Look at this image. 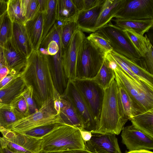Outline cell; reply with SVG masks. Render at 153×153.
Returning a JSON list of instances; mask_svg holds the SVG:
<instances>
[{
  "label": "cell",
  "instance_id": "obj_1",
  "mask_svg": "<svg viewBox=\"0 0 153 153\" xmlns=\"http://www.w3.org/2000/svg\"><path fill=\"white\" fill-rule=\"evenodd\" d=\"M22 76L27 86L32 87L33 97L39 109L46 100L53 99L59 93L54 85L48 55L39 50H33L27 58Z\"/></svg>",
  "mask_w": 153,
  "mask_h": 153
},
{
  "label": "cell",
  "instance_id": "obj_2",
  "mask_svg": "<svg viewBox=\"0 0 153 153\" xmlns=\"http://www.w3.org/2000/svg\"><path fill=\"white\" fill-rule=\"evenodd\" d=\"M127 122L122 118L118 107L117 83L115 79L104 91L98 122L93 131L119 135Z\"/></svg>",
  "mask_w": 153,
  "mask_h": 153
},
{
  "label": "cell",
  "instance_id": "obj_3",
  "mask_svg": "<svg viewBox=\"0 0 153 153\" xmlns=\"http://www.w3.org/2000/svg\"><path fill=\"white\" fill-rule=\"evenodd\" d=\"M85 149L79 130L62 124L42 139L40 153Z\"/></svg>",
  "mask_w": 153,
  "mask_h": 153
},
{
  "label": "cell",
  "instance_id": "obj_4",
  "mask_svg": "<svg viewBox=\"0 0 153 153\" xmlns=\"http://www.w3.org/2000/svg\"><path fill=\"white\" fill-rule=\"evenodd\" d=\"M105 58L103 52L85 37L81 45L77 57V78H94L100 70Z\"/></svg>",
  "mask_w": 153,
  "mask_h": 153
},
{
  "label": "cell",
  "instance_id": "obj_5",
  "mask_svg": "<svg viewBox=\"0 0 153 153\" xmlns=\"http://www.w3.org/2000/svg\"><path fill=\"white\" fill-rule=\"evenodd\" d=\"M96 32L109 43L113 51L132 61L137 64L142 58L123 29L110 21Z\"/></svg>",
  "mask_w": 153,
  "mask_h": 153
},
{
  "label": "cell",
  "instance_id": "obj_6",
  "mask_svg": "<svg viewBox=\"0 0 153 153\" xmlns=\"http://www.w3.org/2000/svg\"><path fill=\"white\" fill-rule=\"evenodd\" d=\"M109 63L118 80L134 100L145 111L153 108V88L133 80L117 65L111 57Z\"/></svg>",
  "mask_w": 153,
  "mask_h": 153
},
{
  "label": "cell",
  "instance_id": "obj_7",
  "mask_svg": "<svg viewBox=\"0 0 153 153\" xmlns=\"http://www.w3.org/2000/svg\"><path fill=\"white\" fill-rule=\"evenodd\" d=\"M56 123H60V118L54 109L53 99H49L44 102L37 111L19 120L5 128L21 133L39 126Z\"/></svg>",
  "mask_w": 153,
  "mask_h": 153
},
{
  "label": "cell",
  "instance_id": "obj_8",
  "mask_svg": "<svg viewBox=\"0 0 153 153\" xmlns=\"http://www.w3.org/2000/svg\"><path fill=\"white\" fill-rule=\"evenodd\" d=\"M71 81L82 96L97 125L105 90L93 79L77 78Z\"/></svg>",
  "mask_w": 153,
  "mask_h": 153
},
{
  "label": "cell",
  "instance_id": "obj_9",
  "mask_svg": "<svg viewBox=\"0 0 153 153\" xmlns=\"http://www.w3.org/2000/svg\"><path fill=\"white\" fill-rule=\"evenodd\" d=\"M1 146L18 153H40L42 139L12 131L1 126Z\"/></svg>",
  "mask_w": 153,
  "mask_h": 153
},
{
  "label": "cell",
  "instance_id": "obj_10",
  "mask_svg": "<svg viewBox=\"0 0 153 153\" xmlns=\"http://www.w3.org/2000/svg\"><path fill=\"white\" fill-rule=\"evenodd\" d=\"M85 37L83 32L77 30L67 47L63 50L62 64L68 80H73L78 78L76 68L77 57L81 45Z\"/></svg>",
  "mask_w": 153,
  "mask_h": 153
},
{
  "label": "cell",
  "instance_id": "obj_11",
  "mask_svg": "<svg viewBox=\"0 0 153 153\" xmlns=\"http://www.w3.org/2000/svg\"><path fill=\"white\" fill-rule=\"evenodd\" d=\"M61 96L69 100L74 107L82 119L84 129L91 132L95 131L97 123L82 96L72 81L68 80L66 88Z\"/></svg>",
  "mask_w": 153,
  "mask_h": 153
},
{
  "label": "cell",
  "instance_id": "obj_12",
  "mask_svg": "<svg viewBox=\"0 0 153 153\" xmlns=\"http://www.w3.org/2000/svg\"><path fill=\"white\" fill-rule=\"evenodd\" d=\"M117 19H153V0H125L115 14Z\"/></svg>",
  "mask_w": 153,
  "mask_h": 153
},
{
  "label": "cell",
  "instance_id": "obj_13",
  "mask_svg": "<svg viewBox=\"0 0 153 153\" xmlns=\"http://www.w3.org/2000/svg\"><path fill=\"white\" fill-rule=\"evenodd\" d=\"M122 143L128 151L153 149V138L131 125L123 128L121 134Z\"/></svg>",
  "mask_w": 153,
  "mask_h": 153
},
{
  "label": "cell",
  "instance_id": "obj_14",
  "mask_svg": "<svg viewBox=\"0 0 153 153\" xmlns=\"http://www.w3.org/2000/svg\"><path fill=\"white\" fill-rule=\"evenodd\" d=\"M91 132L90 140L84 142L86 149L93 153H122L115 134Z\"/></svg>",
  "mask_w": 153,
  "mask_h": 153
},
{
  "label": "cell",
  "instance_id": "obj_15",
  "mask_svg": "<svg viewBox=\"0 0 153 153\" xmlns=\"http://www.w3.org/2000/svg\"><path fill=\"white\" fill-rule=\"evenodd\" d=\"M3 47L10 74L22 72L26 66L27 58L17 47L12 37Z\"/></svg>",
  "mask_w": 153,
  "mask_h": 153
},
{
  "label": "cell",
  "instance_id": "obj_16",
  "mask_svg": "<svg viewBox=\"0 0 153 153\" xmlns=\"http://www.w3.org/2000/svg\"><path fill=\"white\" fill-rule=\"evenodd\" d=\"M117 83L118 107L123 119L127 122L133 117L146 112L134 100L119 81Z\"/></svg>",
  "mask_w": 153,
  "mask_h": 153
},
{
  "label": "cell",
  "instance_id": "obj_17",
  "mask_svg": "<svg viewBox=\"0 0 153 153\" xmlns=\"http://www.w3.org/2000/svg\"><path fill=\"white\" fill-rule=\"evenodd\" d=\"M105 1L93 8L79 12L76 19L78 29L83 32H95V26Z\"/></svg>",
  "mask_w": 153,
  "mask_h": 153
},
{
  "label": "cell",
  "instance_id": "obj_18",
  "mask_svg": "<svg viewBox=\"0 0 153 153\" xmlns=\"http://www.w3.org/2000/svg\"><path fill=\"white\" fill-rule=\"evenodd\" d=\"M44 12H38L25 25L33 50H38L41 42L43 30Z\"/></svg>",
  "mask_w": 153,
  "mask_h": 153
},
{
  "label": "cell",
  "instance_id": "obj_19",
  "mask_svg": "<svg viewBox=\"0 0 153 153\" xmlns=\"http://www.w3.org/2000/svg\"><path fill=\"white\" fill-rule=\"evenodd\" d=\"M12 38L20 51L27 58H28L33 50L25 25L12 23Z\"/></svg>",
  "mask_w": 153,
  "mask_h": 153
},
{
  "label": "cell",
  "instance_id": "obj_20",
  "mask_svg": "<svg viewBox=\"0 0 153 153\" xmlns=\"http://www.w3.org/2000/svg\"><path fill=\"white\" fill-rule=\"evenodd\" d=\"M125 0H105L95 27V32L110 22L123 7Z\"/></svg>",
  "mask_w": 153,
  "mask_h": 153
},
{
  "label": "cell",
  "instance_id": "obj_21",
  "mask_svg": "<svg viewBox=\"0 0 153 153\" xmlns=\"http://www.w3.org/2000/svg\"><path fill=\"white\" fill-rule=\"evenodd\" d=\"M26 86L22 76L12 81L0 90V102L4 105H9Z\"/></svg>",
  "mask_w": 153,
  "mask_h": 153
},
{
  "label": "cell",
  "instance_id": "obj_22",
  "mask_svg": "<svg viewBox=\"0 0 153 153\" xmlns=\"http://www.w3.org/2000/svg\"><path fill=\"white\" fill-rule=\"evenodd\" d=\"M115 25L123 29L132 30L143 35L152 27L153 19H117L113 20Z\"/></svg>",
  "mask_w": 153,
  "mask_h": 153
},
{
  "label": "cell",
  "instance_id": "obj_23",
  "mask_svg": "<svg viewBox=\"0 0 153 153\" xmlns=\"http://www.w3.org/2000/svg\"><path fill=\"white\" fill-rule=\"evenodd\" d=\"M59 114L60 123L73 127L79 130H84L82 119L70 101L68 105L61 110Z\"/></svg>",
  "mask_w": 153,
  "mask_h": 153
},
{
  "label": "cell",
  "instance_id": "obj_24",
  "mask_svg": "<svg viewBox=\"0 0 153 153\" xmlns=\"http://www.w3.org/2000/svg\"><path fill=\"white\" fill-rule=\"evenodd\" d=\"M79 12L72 0H57L56 20L62 23L76 20Z\"/></svg>",
  "mask_w": 153,
  "mask_h": 153
},
{
  "label": "cell",
  "instance_id": "obj_25",
  "mask_svg": "<svg viewBox=\"0 0 153 153\" xmlns=\"http://www.w3.org/2000/svg\"><path fill=\"white\" fill-rule=\"evenodd\" d=\"M130 120L136 128L153 138V108L134 116Z\"/></svg>",
  "mask_w": 153,
  "mask_h": 153
},
{
  "label": "cell",
  "instance_id": "obj_26",
  "mask_svg": "<svg viewBox=\"0 0 153 153\" xmlns=\"http://www.w3.org/2000/svg\"><path fill=\"white\" fill-rule=\"evenodd\" d=\"M115 78L114 71L105 58L97 74L92 79L105 90Z\"/></svg>",
  "mask_w": 153,
  "mask_h": 153
},
{
  "label": "cell",
  "instance_id": "obj_27",
  "mask_svg": "<svg viewBox=\"0 0 153 153\" xmlns=\"http://www.w3.org/2000/svg\"><path fill=\"white\" fill-rule=\"evenodd\" d=\"M113 51L126 64L134 74L153 88V75L147 72L131 59Z\"/></svg>",
  "mask_w": 153,
  "mask_h": 153
},
{
  "label": "cell",
  "instance_id": "obj_28",
  "mask_svg": "<svg viewBox=\"0 0 153 153\" xmlns=\"http://www.w3.org/2000/svg\"><path fill=\"white\" fill-rule=\"evenodd\" d=\"M57 0H48L47 9L44 12V25L42 41L57 20Z\"/></svg>",
  "mask_w": 153,
  "mask_h": 153
},
{
  "label": "cell",
  "instance_id": "obj_29",
  "mask_svg": "<svg viewBox=\"0 0 153 153\" xmlns=\"http://www.w3.org/2000/svg\"><path fill=\"white\" fill-rule=\"evenodd\" d=\"M124 30L140 56L142 57L144 56L151 43L147 36H144L132 30L125 29Z\"/></svg>",
  "mask_w": 153,
  "mask_h": 153
},
{
  "label": "cell",
  "instance_id": "obj_30",
  "mask_svg": "<svg viewBox=\"0 0 153 153\" xmlns=\"http://www.w3.org/2000/svg\"><path fill=\"white\" fill-rule=\"evenodd\" d=\"M9 105L13 113L19 119L30 114L28 105L21 93L16 96Z\"/></svg>",
  "mask_w": 153,
  "mask_h": 153
},
{
  "label": "cell",
  "instance_id": "obj_31",
  "mask_svg": "<svg viewBox=\"0 0 153 153\" xmlns=\"http://www.w3.org/2000/svg\"><path fill=\"white\" fill-rule=\"evenodd\" d=\"M7 13L11 22L25 25V20L22 15L21 0L7 1Z\"/></svg>",
  "mask_w": 153,
  "mask_h": 153
},
{
  "label": "cell",
  "instance_id": "obj_32",
  "mask_svg": "<svg viewBox=\"0 0 153 153\" xmlns=\"http://www.w3.org/2000/svg\"><path fill=\"white\" fill-rule=\"evenodd\" d=\"M78 29L76 20L62 22L60 37L63 51L69 43L75 32Z\"/></svg>",
  "mask_w": 153,
  "mask_h": 153
},
{
  "label": "cell",
  "instance_id": "obj_33",
  "mask_svg": "<svg viewBox=\"0 0 153 153\" xmlns=\"http://www.w3.org/2000/svg\"><path fill=\"white\" fill-rule=\"evenodd\" d=\"M12 36V22L6 11L0 16V44L3 46Z\"/></svg>",
  "mask_w": 153,
  "mask_h": 153
},
{
  "label": "cell",
  "instance_id": "obj_34",
  "mask_svg": "<svg viewBox=\"0 0 153 153\" xmlns=\"http://www.w3.org/2000/svg\"><path fill=\"white\" fill-rule=\"evenodd\" d=\"M22 15L26 22L32 19L39 9L38 0H21Z\"/></svg>",
  "mask_w": 153,
  "mask_h": 153
},
{
  "label": "cell",
  "instance_id": "obj_35",
  "mask_svg": "<svg viewBox=\"0 0 153 153\" xmlns=\"http://www.w3.org/2000/svg\"><path fill=\"white\" fill-rule=\"evenodd\" d=\"M62 124H63L56 123L42 125L19 133L36 138L42 139L56 128Z\"/></svg>",
  "mask_w": 153,
  "mask_h": 153
},
{
  "label": "cell",
  "instance_id": "obj_36",
  "mask_svg": "<svg viewBox=\"0 0 153 153\" xmlns=\"http://www.w3.org/2000/svg\"><path fill=\"white\" fill-rule=\"evenodd\" d=\"M19 120L13 112L9 105L0 108V124L4 128Z\"/></svg>",
  "mask_w": 153,
  "mask_h": 153
},
{
  "label": "cell",
  "instance_id": "obj_37",
  "mask_svg": "<svg viewBox=\"0 0 153 153\" xmlns=\"http://www.w3.org/2000/svg\"><path fill=\"white\" fill-rule=\"evenodd\" d=\"M87 39L100 48L105 55L113 51L109 43L101 34L96 32L92 33Z\"/></svg>",
  "mask_w": 153,
  "mask_h": 153
},
{
  "label": "cell",
  "instance_id": "obj_38",
  "mask_svg": "<svg viewBox=\"0 0 153 153\" xmlns=\"http://www.w3.org/2000/svg\"><path fill=\"white\" fill-rule=\"evenodd\" d=\"M137 65L153 75V47L151 43L148 46L144 56L142 57Z\"/></svg>",
  "mask_w": 153,
  "mask_h": 153
},
{
  "label": "cell",
  "instance_id": "obj_39",
  "mask_svg": "<svg viewBox=\"0 0 153 153\" xmlns=\"http://www.w3.org/2000/svg\"><path fill=\"white\" fill-rule=\"evenodd\" d=\"M109 53L114 61L131 78L140 84H147L134 74L126 64L118 57L113 51Z\"/></svg>",
  "mask_w": 153,
  "mask_h": 153
},
{
  "label": "cell",
  "instance_id": "obj_40",
  "mask_svg": "<svg viewBox=\"0 0 153 153\" xmlns=\"http://www.w3.org/2000/svg\"><path fill=\"white\" fill-rule=\"evenodd\" d=\"M21 94L28 105L30 114L37 111L39 109L33 97L32 87L27 86Z\"/></svg>",
  "mask_w": 153,
  "mask_h": 153
},
{
  "label": "cell",
  "instance_id": "obj_41",
  "mask_svg": "<svg viewBox=\"0 0 153 153\" xmlns=\"http://www.w3.org/2000/svg\"><path fill=\"white\" fill-rule=\"evenodd\" d=\"M23 71L16 74H8L0 82V90L13 80L22 76Z\"/></svg>",
  "mask_w": 153,
  "mask_h": 153
},
{
  "label": "cell",
  "instance_id": "obj_42",
  "mask_svg": "<svg viewBox=\"0 0 153 153\" xmlns=\"http://www.w3.org/2000/svg\"><path fill=\"white\" fill-rule=\"evenodd\" d=\"M104 0H83V10L93 8L102 2Z\"/></svg>",
  "mask_w": 153,
  "mask_h": 153
},
{
  "label": "cell",
  "instance_id": "obj_43",
  "mask_svg": "<svg viewBox=\"0 0 153 153\" xmlns=\"http://www.w3.org/2000/svg\"><path fill=\"white\" fill-rule=\"evenodd\" d=\"M5 66H7V65L5 58L4 48L0 44V70Z\"/></svg>",
  "mask_w": 153,
  "mask_h": 153
},
{
  "label": "cell",
  "instance_id": "obj_44",
  "mask_svg": "<svg viewBox=\"0 0 153 153\" xmlns=\"http://www.w3.org/2000/svg\"><path fill=\"white\" fill-rule=\"evenodd\" d=\"M82 138L84 142L89 141L92 137L91 131L85 130H79Z\"/></svg>",
  "mask_w": 153,
  "mask_h": 153
},
{
  "label": "cell",
  "instance_id": "obj_45",
  "mask_svg": "<svg viewBox=\"0 0 153 153\" xmlns=\"http://www.w3.org/2000/svg\"><path fill=\"white\" fill-rule=\"evenodd\" d=\"M39 4V12H44L46 10L48 4V0H38Z\"/></svg>",
  "mask_w": 153,
  "mask_h": 153
},
{
  "label": "cell",
  "instance_id": "obj_46",
  "mask_svg": "<svg viewBox=\"0 0 153 153\" xmlns=\"http://www.w3.org/2000/svg\"><path fill=\"white\" fill-rule=\"evenodd\" d=\"M10 73L7 66H5L0 70V82Z\"/></svg>",
  "mask_w": 153,
  "mask_h": 153
},
{
  "label": "cell",
  "instance_id": "obj_47",
  "mask_svg": "<svg viewBox=\"0 0 153 153\" xmlns=\"http://www.w3.org/2000/svg\"><path fill=\"white\" fill-rule=\"evenodd\" d=\"M74 4L79 12L83 10V0H72Z\"/></svg>",
  "mask_w": 153,
  "mask_h": 153
},
{
  "label": "cell",
  "instance_id": "obj_48",
  "mask_svg": "<svg viewBox=\"0 0 153 153\" xmlns=\"http://www.w3.org/2000/svg\"><path fill=\"white\" fill-rule=\"evenodd\" d=\"M7 1L0 0V16L6 11Z\"/></svg>",
  "mask_w": 153,
  "mask_h": 153
},
{
  "label": "cell",
  "instance_id": "obj_49",
  "mask_svg": "<svg viewBox=\"0 0 153 153\" xmlns=\"http://www.w3.org/2000/svg\"><path fill=\"white\" fill-rule=\"evenodd\" d=\"M62 153H93L86 149H79L63 152Z\"/></svg>",
  "mask_w": 153,
  "mask_h": 153
},
{
  "label": "cell",
  "instance_id": "obj_50",
  "mask_svg": "<svg viewBox=\"0 0 153 153\" xmlns=\"http://www.w3.org/2000/svg\"><path fill=\"white\" fill-rule=\"evenodd\" d=\"M0 153H18L12 152L5 146H0Z\"/></svg>",
  "mask_w": 153,
  "mask_h": 153
},
{
  "label": "cell",
  "instance_id": "obj_51",
  "mask_svg": "<svg viewBox=\"0 0 153 153\" xmlns=\"http://www.w3.org/2000/svg\"><path fill=\"white\" fill-rule=\"evenodd\" d=\"M125 153H153L151 151L140 150L135 151H128Z\"/></svg>",
  "mask_w": 153,
  "mask_h": 153
},
{
  "label": "cell",
  "instance_id": "obj_52",
  "mask_svg": "<svg viewBox=\"0 0 153 153\" xmlns=\"http://www.w3.org/2000/svg\"><path fill=\"white\" fill-rule=\"evenodd\" d=\"M63 152H44L43 153H62Z\"/></svg>",
  "mask_w": 153,
  "mask_h": 153
},
{
  "label": "cell",
  "instance_id": "obj_53",
  "mask_svg": "<svg viewBox=\"0 0 153 153\" xmlns=\"http://www.w3.org/2000/svg\"><path fill=\"white\" fill-rule=\"evenodd\" d=\"M4 105L2 104L0 102V108L3 106V105Z\"/></svg>",
  "mask_w": 153,
  "mask_h": 153
},
{
  "label": "cell",
  "instance_id": "obj_54",
  "mask_svg": "<svg viewBox=\"0 0 153 153\" xmlns=\"http://www.w3.org/2000/svg\"><path fill=\"white\" fill-rule=\"evenodd\" d=\"M1 137H0V146H1V143H0V139H1Z\"/></svg>",
  "mask_w": 153,
  "mask_h": 153
},
{
  "label": "cell",
  "instance_id": "obj_55",
  "mask_svg": "<svg viewBox=\"0 0 153 153\" xmlns=\"http://www.w3.org/2000/svg\"><path fill=\"white\" fill-rule=\"evenodd\" d=\"M1 127V125L0 124V128Z\"/></svg>",
  "mask_w": 153,
  "mask_h": 153
}]
</instances>
